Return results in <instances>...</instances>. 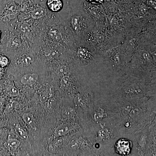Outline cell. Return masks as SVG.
Wrapping results in <instances>:
<instances>
[{"instance_id":"14","label":"cell","mask_w":156,"mask_h":156,"mask_svg":"<svg viewBox=\"0 0 156 156\" xmlns=\"http://www.w3.org/2000/svg\"><path fill=\"white\" fill-rule=\"evenodd\" d=\"M10 63V60L8 56L3 53H0V66L4 68L7 67Z\"/></svg>"},{"instance_id":"7","label":"cell","mask_w":156,"mask_h":156,"mask_svg":"<svg viewBox=\"0 0 156 156\" xmlns=\"http://www.w3.org/2000/svg\"><path fill=\"white\" fill-rule=\"evenodd\" d=\"M71 131V127L67 124H62L56 128L54 131V135L56 137L66 136Z\"/></svg>"},{"instance_id":"2","label":"cell","mask_w":156,"mask_h":156,"mask_svg":"<svg viewBox=\"0 0 156 156\" xmlns=\"http://www.w3.org/2000/svg\"><path fill=\"white\" fill-rule=\"evenodd\" d=\"M43 2L47 11L53 15L57 21L66 23L69 12L67 0H43Z\"/></svg>"},{"instance_id":"16","label":"cell","mask_w":156,"mask_h":156,"mask_svg":"<svg viewBox=\"0 0 156 156\" xmlns=\"http://www.w3.org/2000/svg\"><path fill=\"white\" fill-rule=\"evenodd\" d=\"M23 119L27 125H31L33 122V116L29 113H26L24 114L23 116Z\"/></svg>"},{"instance_id":"4","label":"cell","mask_w":156,"mask_h":156,"mask_svg":"<svg viewBox=\"0 0 156 156\" xmlns=\"http://www.w3.org/2000/svg\"><path fill=\"white\" fill-rule=\"evenodd\" d=\"M115 147L117 153L120 155H128L131 153V143L128 140L121 139L116 143Z\"/></svg>"},{"instance_id":"9","label":"cell","mask_w":156,"mask_h":156,"mask_svg":"<svg viewBox=\"0 0 156 156\" xmlns=\"http://www.w3.org/2000/svg\"><path fill=\"white\" fill-rule=\"evenodd\" d=\"M47 10L44 8L39 7L31 11L30 15L34 19H39L47 15Z\"/></svg>"},{"instance_id":"13","label":"cell","mask_w":156,"mask_h":156,"mask_svg":"<svg viewBox=\"0 0 156 156\" xmlns=\"http://www.w3.org/2000/svg\"><path fill=\"white\" fill-rule=\"evenodd\" d=\"M20 144L19 140L16 138H10L8 140L6 143L7 147L12 150L19 147Z\"/></svg>"},{"instance_id":"20","label":"cell","mask_w":156,"mask_h":156,"mask_svg":"<svg viewBox=\"0 0 156 156\" xmlns=\"http://www.w3.org/2000/svg\"><path fill=\"white\" fill-rule=\"evenodd\" d=\"M3 35H4V29L3 30H2V29L0 28V44L2 41V39Z\"/></svg>"},{"instance_id":"21","label":"cell","mask_w":156,"mask_h":156,"mask_svg":"<svg viewBox=\"0 0 156 156\" xmlns=\"http://www.w3.org/2000/svg\"><path fill=\"white\" fill-rule=\"evenodd\" d=\"M6 0H0V11L3 8Z\"/></svg>"},{"instance_id":"11","label":"cell","mask_w":156,"mask_h":156,"mask_svg":"<svg viewBox=\"0 0 156 156\" xmlns=\"http://www.w3.org/2000/svg\"><path fill=\"white\" fill-rule=\"evenodd\" d=\"M93 112L92 116H93V119L97 122H99L103 120L107 116L106 111L101 108L96 109Z\"/></svg>"},{"instance_id":"15","label":"cell","mask_w":156,"mask_h":156,"mask_svg":"<svg viewBox=\"0 0 156 156\" xmlns=\"http://www.w3.org/2000/svg\"><path fill=\"white\" fill-rule=\"evenodd\" d=\"M15 130L18 136L22 139H26L27 137V134L26 132L20 126L17 125L15 127Z\"/></svg>"},{"instance_id":"10","label":"cell","mask_w":156,"mask_h":156,"mask_svg":"<svg viewBox=\"0 0 156 156\" xmlns=\"http://www.w3.org/2000/svg\"><path fill=\"white\" fill-rule=\"evenodd\" d=\"M66 75L62 76L60 79V86L64 89H69L73 84L74 81L72 78Z\"/></svg>"},{"instance_id":"3","label":"cell","mask_w":156,"mask_h":156,"mask_svg":"<svg viewBox=\"0 0 156 156\" xmlns=\"http://www.w3.org/2000/svg\"><path fill=\"white\" fill-rule=\"evenodd\" d=\"M71 48L74 58L80 64L88 65L96 59L95 54L92 48L85 43L76 42Z\"/></svg>"},{"instance_id":"18","label":"cell","mask_w":156,"mask_h":156,"mask_svg":"<svg viewBox=\"0 0 156 156\" xmlns=\"http://www.w3.org/2000/svg\"><path fill=\"white\" fill-rule=\"evenodd\" d=\"M85 3L92 5H99L103 2L104 0H83Z\"/></svg>"},{"instance_id":"12","label":"cell","mask_w":156,"mask_h":156,"mask_svg":"<svg viewBox=\"0 0 156 156\" xmlns=\"http://www.w3.org/2000/svg\"><path fill=\"white\" fill-rule=\"evenodd\" d=\"M49 35L52 40L55 41L61 42L62 41V35L60 33V31L56 27L52 28L49 32Z\"/></svg>"},{"instance_id":"1","label":"cell","mask_w":156,"mask_h":156,"mask_svg":"<svg viewBox=\"0 0 156 156\" xmlns=\"http://www.w3.org/2000/svg\"><path fill=\"white\" fill-rule=\"evenodd\" d=\"M69 7V14L66 23L75 41H82V39L94 27V21L80 4L74 3Z\"/></svg>"},{"instance_id":"6","label":"cell","mask_w":156,"mask_h":156,"mask_svg":"<svg viewBox=\"0 0 156 156\" xmlns=\"http://www.w3.org/2000/svg\"><path fill=\"white\" fill-rule=\"evenodd\" d=\"M38 75L36 73H27L20 78V82L23 85H30L35 83L38 80Z\"/></svg>"},{"instance_id":"17","label":"cell","mask_w":156,"mask_h":156,"mask_svg":"<svg viewBox=\"0 0 156 156\" xmlns=\"http://www.w3.org/2000/svg\"><path fill=\"white\" fill-rule=\"evenodd\" d=\"M10 95L13 96H17L19 94V92L17 88L14 87L10 88L9 90Z\"/></svg>"},{"instance_id":"8","label":"cell","mask_w":156,"mask_h":156,"mask_svg":"<svg viewBox=\"0 0 156 156\" xmlns=\"http://www.w3.org/2000/svg\"><path fill=\"white\" fill-rule=\"evenodd\" d=\"M112 136V132L107 128H101L97 133L98 139L100 142L108 141L111 139Z\"/></svg>"},{"instance_id":"19","label":"cell","mask_w":156,"mask_h":156,"mask_svg":"<svg viewBox=\"0 0 156 156\" xmlns=\"http://www.w3.org/2000/svg\"><path fill=\"white\" fill-rule=\"evenodd\" d=\"M5 75V68L0 66V79L2 78Z\"/></svg>"},{"instance_id":"5","label":"cell","mask_w":156,"mask_h":156,"mask_svg":"<svg viewBox=\"0 0 156 156\" xmlns=\"http://www.w3.org/2000/svg\"><path fill=\"white\" fill-rule=\"evenodd\" d=\"M35 58L32 54L24 53L20 55L16 58L15 61L18 65L21 66H28L34 61Z\"/></svg>"}]
</instances>
